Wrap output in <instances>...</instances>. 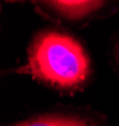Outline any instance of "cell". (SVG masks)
I'll return each mask as SVG.
<instances>
[{
	"mask_svg": "<svg viewBox=\"0 0 119 126\" xmlns=\"http://www.w3.org/2000/svg\"><path fill=\"white\" fill-rule=\"evenodd\" d=\"M26 72L57 90L74 91L88 79L90 61L77 38L61 30L45 29L28 48Z\"/></svg>",
	"mask_w": 119,
	"mask_h": 126,
	"instance_id": "6da1fadb",
	"label": "cell"
},
{
	"mask_svg": "<svg viewBox=\"0 0 119 126\" xmlns=\"http://www.w3.org/2000/svg\"><path fill=\"white\" fill-rule=\"evenodd\" d=\"M60 18L79 22L92 18L109 3V0H38Z\"/></svg>",
	"mask_w": 119,
	"mask_h": 126,
	"instance_id": "7a4b0ae2",
	"label": "cell"
},
{
	"mask_svg": "<svg viewBox=\"0 0 119 126\" xmlns=\"http://www.w3.org/2000/svg\"><path fill=\"white\" fill-rule=\"evenodd\" d=\"M10 126H99L93 119L75 113H44L15 122Z\"/></svg>",
	"mask_w": 119,
	"mask_h": 126,
	"instance_id": "3957f363",
	"label": "cell"
},
{
	"mask_svg": "<svg viewBox=\"0 0 119 126\" xmlns=\"http://www.w3.org/2000/svg\"><path fill=\"white\" fill-rule=\"evenodd\" d=\"M117 62H118V64H119V43L117 44Z\"/></svg>",
	"mask_w": 119,
	"mask_h": 126,
	"instance_id": "277c9868",
	"label": "cell"
},
{
	"mask_svg": "<svg viewBox=\"0 0 119 126\" xmlns=\"http://www.w3.org/2000/svg\"><path fill=\"white\" fill-rule=\"evenodd\" d=\"M9 1H23V0H9Z\"/></svg>",
	"mask_w": 119,
	"mask_h": 126,
	"instance_id": "5b68a950",
	"label": "cell"
}]
</instances>
